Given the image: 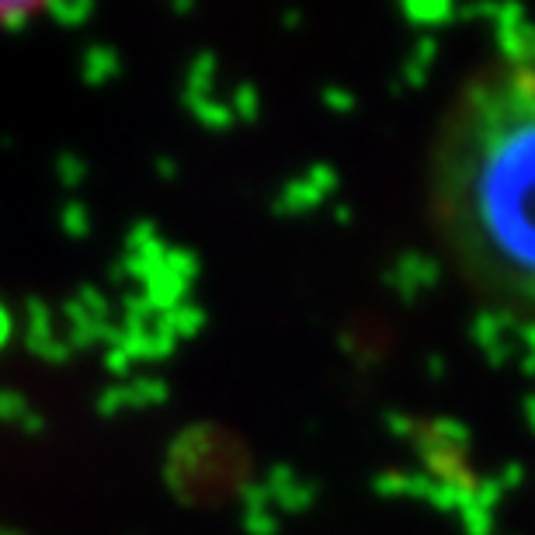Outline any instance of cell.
<instances>
[{
  "instance_id": "5",
  "label": "cell",
  "mask_w": 535,
  "mask_h": 535,
  "mask_svg": "<svg viewBox=\"0 0 535 535\" xmlns=\"http://www.w3.org/2000/svg\"><path fill=\"white\" fill-rule=\"evenodd\" d=\"M438 282V265L431 258H417V254H407L400 258L397 271H393V285L403 292V296H417V292H428L431 285Z\"/></svg>"
},
{
  "instance_id": "2",
  "label": "cell",
  "mask_w": 535,
  "mask_h": 535,
  "mask_svg": "<svg viewBox=\"0 0 535 535\" xmlns=\"http://www.w3.org/2000/svg\"><path fill=\"white\" fill-rule=\"evenodd\" d=\"M25 320H28V348L35 351V355L42 358V362L49 365H63L67 358L73 355V348L67 344V337L56 334L53 327V313H49V306L42 303V299H28L25 306Z\"/></svg>"
},
{
  "instance_id": "6",
  "label": "cell",
  "mask_w": 535,
  "mask_h": 535,
  "mask_svg": "<svg viewBox=\"0 0 535 535\" xmlns=\"http://www.w3.org/2000/svg\"><path fill=\"white\" fill-rule=\"evenodd\" d=\"M84 80L91 87H101V84H108V80L119 73V53L115 49H108V46H91L84 53Z\"/></svg>"
},
{
  "instance_id": "9",
  "label": "cell",
  "mask_w": 535,
  "mask_h": 535,
  "mask_svg": "<svg viewBox=\"0 0 535 535\" xmlns=\"http://www.w3.org/2000/svg\"><path fill=\"white\" fill-rule=\"evenodd\" d=\"M42 14H49L53 21H60L63 28H80L94 14L91 4H49Z\"/></svg>"
},
{
  "instance_id": "8",
  "label": "cell",
  "mask_w": 535,
  "mask_h": 535,
  "mask_svg": "<svg viewBox=\"0 0 535 535\" xmlns=\"http://www.w3.org/2000/svg\"><path fill=\"white\" fill-rule=\"evenodd\" d=\"M60 226H63V233H70V237H87V233H91V212H87V205L70 199L60 209Z\"/></svg>"
},
{
  "instance_id": "3",
  "label": "cell",
  "mask_w": 535,
  "mask_h": 535,
  "mask_svg": "<svg viewBox=\"0 0 535 535\" xmlns=\"http://www.w3.org/2000/svg\"><path fill=\"white\" fill-rule=\"evenodd\" d=\"M167 397V386L160 379H143V383H129V386H112V390L101 393L98 410L101 417H115L129 407H150Z\"/></svg>"
},
{
  "instance_id": "11",
  "label": "cell",
  "mask_w": 535,
  "mask_h": 535,
  "mask_svg": "<svg viewBox=\"0 0 535 535\" xmlns=\"http://www.w3.org/2000/svg\"><path fill=\"white\" fill-rule=\"evenodd\" d=\"M7 341H11V313L0 303V348H7Z\"/></svg>"
},
{
  "instance_id": "7",
  "label": "cell",
  "mask_w": 535,
  "mask_h": 535,
  "mask_svg": "<svg viewBox=\"0 0 535 535\" xmlns=\"http://www.w3.org/2000/svg\"><path fill=\"white\" fill-rule=\"evenodd\" d=\"M0 421L18 424L25 431H42V417L28 407V400L18 390H0Z\"/></svg>"
},
{
  "instance_id": "10",
  "label": "cell",
  "mask_w": 535,
  "mask_h": 535,
  "mask_svg": "<svg viewBox=\"0 0 535 535\" xmlns=\"http://www.w3.org/2000/svg\"><path fill=\"white\" fill-rule=\"evenodd\" d=\"M56 178H60L67 188H77L80 181L87 178V164L77 157V153H60V160H56Z\"/></svg>"
},
{
  "instance_id": "12",
  "label": "cell",
  "mask_w": 535,
  "mask_h": 535,
  "mask_svg": "<svg viewBox=\"0 0 535 535\" xmlns=\"http://www.w3.org/2000/svg\"><path fill=\"white\" fill-rule=\"evenodd\" d=\"M327 105H331V108H341V112H348V108H351V94H348V91H331V94H327Z\"/></svg>"
},
{
  "instance_id": "4",
  "label": "cell",
  "mask_w": 535,
  "mask_h": 535,
  "mask_svg": "<svg viewBox=\"0 0 535 535\" xmlns=\"http://www.w3.org/2000/svg\"><path fill=\"white\" fill-rule=\"evenodd\" d=\"M320 181H331V171H327V167H313V171H306L299 181L285 185L282 199H278V209L289 212V216H299V212L313 209V205L327 195V188H320Z\"/></svg>"
},
{
  "instance_id": "1",
  "label": "cell",
  "mask_w": 535,
  "mask_h": 535,
  "mask_svg": "<svg viewBox=\"0 0 535 535\" xmlns=\"http://www.w3.org/2000/svg\"><path fill=\"white\" fill-rule=\"evenodd\" d=\"M428 209L469 285L535 317V42L456 94L431 146Z\"/></svg>"
},
{
  "instance_id": "13",
  "label": "cell",
  "mask_w": 535,
  "mask_h": 535,
  "mask_svg": "<svg viewBox=\"0 0 535 535\" xmlns=\"http://www.w3.org/2000/svg\"><path fill=\"white\" fill-rule=\"evenodd\" d=\"M525 414H529V424H532V428H535V397L529 400V407H525Z\"/></svg>"
}]
</instances>
